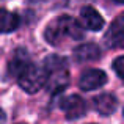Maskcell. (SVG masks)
<instances>
[{"mask_svg": "<svg viewBox=\"0 0 124 124\" xmlns=\"http://www.w3.org/2000/svg\"><path fill=\"white\" fill-rule=\"evenodd\" d=\"M60 108L66 113L68 119H77V118H80V116L85 115V112H86V104H85V101L80 96L72 94V96H68L61 101Z\"/></svg>", "mask_w": 124, "mask_h": 124, "instance_id": "277c9868", "label": "cell"}, {"mask_svg": "<svg viewBox=\"0 0 124 124\" xmlns=\"http://www.w3.org/2000/svg\"><path fill=\"white\" fill-rule=\"evenodd\" d=\"M46 76H47V86L50 88V91L57 93V91L64 90V86L68 85L69 76H68V66L64 58L58 57V55H50L46 58Z\"/></svg>", "mask_w": 124, "mask_h": 124, "instance_id": "7a4b0ae2", "label": "cell"}, {"mask_svg": "<svg viewBox=\"0 0 124 124\" xmlns=\"http://www.w3.org/2000/svg\"><path fill=\"white\" fill-rule=\"evenodd\" d=\"M107 83V74L102 69H86L79 79V86L83 91H93Z\"/></svg>", "mask_w": 124, "mask_h": 124, "instance_id": "5b68a950", "label": "cell"}, {"mask_svg": "<svg viewBox=\"0 0 124 124\" xmlns=\"http://www.w3.org/2000/svg\"><path fill=\"white\" fill-rule=\"evenodd\" d=\"M3 119V112H2V108H0V121Z\"/></svg>", "mask_w": 124, "mask_h": 124, "instance_id": "5bb4252c", "label": "cell"}, {"mask_svg": "<svg viewBox=\"0 0 124 124\" xmlns=\"http://www.w3.org/2000/svg\"><path fill=\"white\" fill-rule=\"evenodd\" d=\"M19 27V16L8 9H0V33H11Z\"/></svg>", "mask_w": 124, "mask_h": 124, "instance_id": "30bf717a", "label": "cell"}, {"mask_svg": "<svg viewBox=\"0 0 124 124\" xmlns=\"http://www.w3.org/2000/svg\"><path fill=\"white\" fill-rule=\"evenodd\" d=\"M76 60L77 61H94L97 58H101V49L93 42L79 46L76 49Z\"/></svg>", "mask_w": 124, "mask_h": 124, "instance_id": "9c48e42d", "label": "cell"}, {"mask_svg": "<svg viewBox=\"0 0 124 124\" xmlns=\"http://www.w3.org/2000/svg\"><path fill=\"white\" fill-rule=\"evenodd\" d=\"M63 38H72V39H82L83 27L71 16H61L50 22L46 28V39L50 44H58Z\"/></svg>", "mask_w": 124, "mask_h": 124, "instance_id": "6da1fadb", "label": "cell"}, {"mask_svg": "<svg viewBox=\"0 0 124 124\" xmlns=\"http://www.w3.org/2000/svg\"><path fill=\"white\" fill-rule=\"evenodd\" d=\"M80 21H82V27L91 31H99L104 27V17L93 8V6H83L80 11Z\"/></svg>", "mask_w": 124, "mask_h": 124, "instance_id": "8992f818", "label": "cell"}, {"mask_svg": "<svg viewBox=\"0 0 124 124\" xmlns=\"http://www.w3.org/2000/svg\"><path fill=\"white\" fill-rule=\"evenodd\" d=\"M112 2H115V3H124V0H112Z\"/></svg>", "mask_w": 124, "mask_h": 124, "instance_id": "4fadbf2b", "label": "cell"}, {"mask_svg": "<svg viewBox=\"0 0 124 124\" xmlns=\"http://www.w3.org/2000/svg\"><path fill=\"white\" fill-rule=\"evenodd\" d=\"M16 77H17V82L21 85V88L30 94L38 93L46 85V80H47L46 69H42V68L36 66L33 63H28Z\"/></svg>", "mask_w": 124, "mask_h": 124, "instance_id": "3957f363", "label": "cell"}, {"mask_svg": "<svg viewBox=\"0 0 124 124\" xmlns=\"http://www.w3.org/2000/svg\"><path fill=\"white\" fill-rule=\"evenodd\" d=\"M28 63H30L28 54L24 50V49H19V50L14 54V57L11 58V61H9V72H11L13 76H17Z\"/></svg>", "mask_w": 124, "mask_h": 124, "instance_id": "8fae6325", "label": "cell"}, {"mask_svg": "<svg viewBox=\"0 0 124 124\" xmlns=\"http://www.w3.org/2000/svg\"><path fill=\"white\" fill-rule=\"evenodd\" d=\"M113 71H115L116 76L124 82V55L115 58V61H113Z\"/></svg>", "mask_w": 124, "mask_h": 124, "instance_id": "7c38bea8", "label": "cell"}, {"mask_svg": "<svg viewBox=\"0 0 124 124\" xmlns=\"http://www.w3.org/2000/svg\"><path fill=\"white\" fill-rule=\"evenodd\" d=\"M94 107L97 108V112L101 115H112L118 107V101L113 94L104 93V94H99L97 97H94Z\"/></svg>", "mask_w": 124, "mask_h": 124, "instance_id": "ba28073f", "label": "cell"}, {"mask_svg": "<svg viewBox=\"0 0 124 124\" xmlns=\"http://www.w3.org/2000/svg\"><path fill=\"white\" fill-rule=\"evenodd\" d=\"M107 44L112 47H123L124 46V14L118 16L110 25L107 33Z\"/></svg>", "mask_w": 124, "mask_h": 124, "instance_id": "52a82bcc", "label": "cell"}]
</instances>
